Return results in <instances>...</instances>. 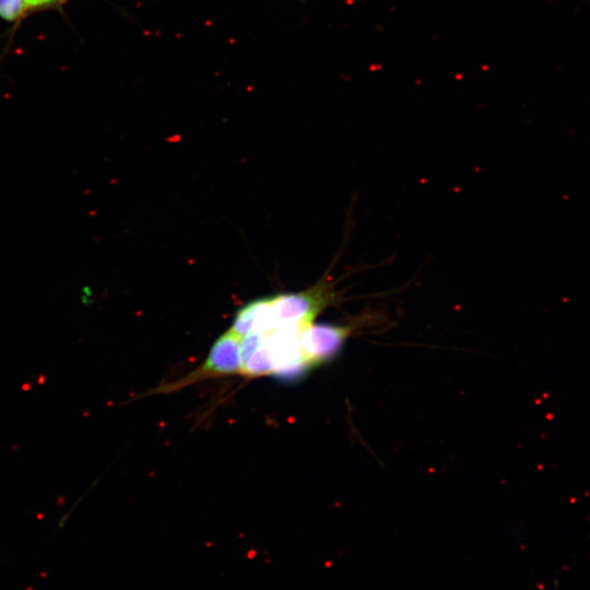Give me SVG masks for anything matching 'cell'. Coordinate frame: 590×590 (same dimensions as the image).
Listing matches in <instances>:
<instances>
[{
  "instance_id": "6da1fadb",
  "label": "cell",
  "mask_w": 590,
  "mask_h": 590,
  "mask_svg": "<svg viewBox=\"0 0 590 590\" xmlns=\"http://www.w3.org/2000/svg\"><path fill=\"white\" fill-rule=\"evenodd\" d=\"M338 300L339 294L332 282L327 279L298 293L268 297L255 330L263 332L280 327L305 328L312 323L316 316L326 307Z\"/></svg>"
},
{
  "instance_id": "7a4b0ae2",
  "label": "cell",
  "mask_w": 590,
  "mask_h": 590,
  "mask_svg": "<svg viewBox=\"0 0 590 590\" xmlns=\"http://www.w3.org/2000/svg\"><path fill=\"white\" fill-rule=\"evenodd\" d=\"M240 338L228 330L215 341L202 365L184 378L162 385L156 392H173L212 377L240 374Z\"/></svg>"
},
{
  "instance_id": "3957f363",
  "label": "cell",
  "mask_w": 590,
  "mask_h": 590,
  "mask_svg": "<svg viewBox=\"0 0 590 590\" xmlns=\"http://www.w3.org/2000/svg\"><path fill=\"white\" fill-rule=\"evenodd\" d=\"M362 322L359 320L346 324L312 322L305 327L300 333V343L310 367L319 366L338 356L349 335Z\"/></svg>"
},
{
  "instance_id": "277c9868",
  "label": "cell",
  "mask_w": 590,
  "mask_h": 590,
  "mask_svg": "<svg viewBox=\"0 0 590 590\" xmlns=\"http://www.w3.org/2000/svg\"><path fill=\"white\" fill-rule=\"evenodd\" d=\"M267 303L268 297L258 298L246 304L236 314L235 320L233 321V326L229 330L239 338L255 330Z\"/></svg>"
},
{
  "instance_id": "5b68a950",
  "label": "cell",
  "mask_w": 590,
  "mask_h": 590,
  "mask_svg": "<svg viewBox=\"0 0 590 590\" xmlns=\"http://www.w3.org/2000/svg\"><path fill=\"white\" fill-rule=\"evenodd\" d=\"M28 11L26 0H0V19L15 23Z\"/></svg>"
},
{
  "instance_id": "8992f818",
  "label": "cell",
  "mask_w": 590,
  "mask_h": 590,
  "mask_svg": "<svg viewBox=\"0 0 590 590\" xmlns=\"http://www.w3.org/2000/svg\"><path fill=\"white\" fill-rule=\"evenodd\" d=\"M64 0H26L28 10H43L50 9L56 5H59Z\"/></svg>"
}]
</instances>
